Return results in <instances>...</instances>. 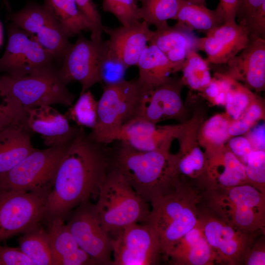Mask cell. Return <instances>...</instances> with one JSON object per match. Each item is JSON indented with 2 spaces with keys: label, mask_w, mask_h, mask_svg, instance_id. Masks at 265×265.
Masks as SVG:
<instances>
[{
  "label": "cell",
  "mask_w": 265,
  "mask_h": 265,
  "mask_svg": "<svg viewBox=\"0 0 265 265\" xmlns=\"http://www.w3.org/2000/svg\"><path fill=\"white\" fill-rule=\"evenodd\" d=\"M111 150L92 140L80 127L56 171L48 197L46 219L63 217L91 194L98 195L111 167Z\"/></svg>",
  "instance_id": "obj_1"
},
{
  "label": "cell",
  "mask_w": 265,
  "mask_h": 265,
  "mask_svg": "<svg viewBox=\"0 0 265 265\" xmlns=\"http://www.w3.org/2000/svg\"><path fill=\"white\" fill-rule=\"evenodd\" d=\"M119 142L111 151V165L143 200L151 203L175 188L179 179L169 153L171 142L150 151H139Z\"/></svg>",
  "instance_id": "obj_2"
},
{
  "label": "cell",
  "mask_w": 265,
  "mask_h": 265,
  "mask_svg": "<svg viewBox=\"0 0 265 265\" xmlns=\"http://www.w3.org/2000/svg\"><path fill=\"white\" fill-rule=\"evenodd\" d=\"M202 193L179 181L175 188L151 203L152 209L143 222L155 233L162 259L168 256L180 239L198 222Z\"/></svg>",
  "instance_id": "obj_3"
},
{
  "label": "cell",
  "mask_w": 265,
  "mask_h": 265,
  "mask_svg": "<svg viewBox=\"0 0 265 265\" xmlns=\"http://www.w3.org/2000/svg\"><path fill=\"white\" fill-rule=\"evenodd\" d=\"M58 70L19 77L0 76V96L15 122L24 123L28 109L73 104L76 96L59 77Z\"/></svg>",
  "instance_id": "obj_4"
},
{
  "label": "cell",
  "mask_w": 265,
  "mask_h": 265,
  "mask_svg": "<svg viewBox=\"0 0 265 265\" xmlns=\"http://www.w3.org/2000/svg\"><path fill=\"white\" fill-rule=\"evenodd\" d=\"M92 209L103 229L112 238L131 225L143 223L150 209L123 175L112 165L99 186Z\"/></svg>",
  "instance_id": "obj_5"
},
{
  "label": "cell",
  "mask_w": 265,
  "mask_h": 265,
  "mask_svg": "<svg viewBox=\"0 0 265 265\" xmlns=\"http://www.w3.org/2000/svg\"><path fill=\"white\" fill-rule=\"evenodd\" d=\"M205 188L202 200L210 212L244 232L265 234V194L249 184Z\"/></svg>",
  "instance_id": "obj_6"
},
{
  "label": "cell",
  "mask_w": 265,
  "mask_h": 265,
  "mask_svg": "<svg viewBox=\"0 0 265 265\" xmlns=\"http://www.w3.org/2000/svg\"><path fill=\"white\" fill-rule=\"evenodd\" d=\"M52 188L0 190V243L25 233L46 219L48 197Z\"/></svg>",
  "instance_id": "obj_7"
},
{
  "label": "cell",
  "mask_w": 265,
  "mask_h": 265,
  "mask_svg": "<svg viewBox=\"0 0 265 265\" xmlns=\"http://www.w3.org/2000/svg\"><path fill=\"white\" fill-rule=\"evenodd\" d=\"M102 87L103 93L98 101L97 122L88 136L104 144L108 135L133 118L141 86L136 79Z\"/></svg>",
  "instance_id": "obj_8"
},
{
  "label": "cell",
  "mask_w": 265,
  "mask_h": 265,
  "mask_svg": "<svg viewBox=\"0 0 265 265\" xmlns=\"http://www.w3.org/2000/svg\"><path fill=\"white\" fill-rule=\"evenodd\" d=\"M57 63L33 36L12 23L9 25L8 43L0 58V72L23 77L56 70Z\"/></svg>",
  "instance_id": "obj_9"
},
{
  "label": "cell",
  "mask_w": 265,
  "mask_h": 265,
  "mask_svg": "<svg viewBox=\"0 0 265 265\" xmlns=\"http://www.w3.org/2000/svg\"><path fill=\"white\" fill-rule=\"evenodd\" d=\"M69 143L36 149L12 169L0 175V190L31 191L53 186L56 171Z\"/></svg>",
  "instance_id": "obj_10"
},
{
  "label": "cell",
  "mask_w": 265,
  "mask_h": 265,
  "mask_svg": "<svg viewBox=\"0 0 265 265\" xmlns=\"http://www.w3.org/2000/svg\"><path fill=\"white\" fill-rule=\"evenodd\" d=\"M199 222L205 238L214 253L216 263L242 264L247 252L259 235L242 231L205 207L199 208Z\"/></svg>",
  "instance_id": "obj_11"
},
{
  "label": "cell",
  "mask_w": 265,
  "mask_h": 265,
  "mask_svg": "<svg viewBox=\"0 0 265 265\" xmlns=\"http://www.w3.org/2000/svg\"><path fill=\"white\" fill-rule=\"evenodd\" d=\"M107 55L106 41L88 40L80 34L63 57L59 76L67 85L74 81L79 82L80 93H83L95 84L102 83L100 70Z\"/></svg>",
  "instance_id": "obj_12"
},
{
  "label": "cell",
  "mask_w": 265,
  "mask_h": 265,
  "mask_svg": "<svg viewBox=\"0 0 265 265\" xmlns=\"http://www.w3.org/2000/svg\"><path fill=\"white\" fill-rule=\"evenodd\" d=\"M8 19L33 36L61 63L72 44L60 24L45 5L28 2L21 10L10 13Z\"/></svg>",
  "instance_id": "obj_13"
},
{
  "label": "cell",
  "mask_w": 265,
  "mask_h": 265,
  "mask_svg": "<svg viewBox=\"0 0 265 265\" xmlns=\"http://www.w3.org/2000/svg\"><path fill=\"white\" fill-rule=\"evenodd\" d=\"M112 239V265H154L162 258L158 238L146 223L128 226Z\"/></svg>",
  "instance_id": "obj_14"
},
{
  "label": "cell",
  "mask_w": 265,
  "mask_h": 265,
  "mask_svg": "<svg viewBox=\"0 0 265 265\" xmlns=\"http://www.w3.org/2000/svg\"><path fill=\"white\" fill-rule=\"evenodd\" d=\"M79 246L96 265H112V238L96 216L92 205L82 203L67 224Z\"/></svg>",
  "instance_id": "obj_15"
},
{
  "label": "cell",
  "mask_w": 265,
  "mask_h": 265,
  "mask_svg": "<svg viewBox=\"0 0 265 265\" xmlns=\"http://www.w3.org/2000/svg\"><path fill=\"white\" fill-rule=\"evenodd\" d=\"M182 85L180 80L170 77L155 87L145 89L141 87L132 119L157 124L163 120L178 117L183 108L180 95Z\"/></svg>",
  "instance_id": "obj_16"
},
{
  "label": "cell",
  "mask_w": 265,
  "mask_h": 265,
  "mask_svg": "<svg viewBox=\"0 0 265 265\" xmlns=\"http://www.w3.org/2000/svg\"><path fill=\"white\" fill-rule=\"evenodd\" d=\"M183 130L181 125L159 126L149 122L132 119L108 135L103 143L122 141L139 151H153L179 136Z\"/></svg>",
  "instance_id": "obj_17"
},
{
  "label": "cell",
  "mask_w": 265,
  "mask_h": 265,
  "mask_svg": "<svg viewBox=\"0 0 265 265\" xmlns=\"http://www.w3.org/2000/svg\"><path fill=\"white\" fill-rule=\"evenodd\" d=\"M250 39L244 26L237 22L224 23L199 38L198 48L206 53L209 64H225L244 49Z\"/></svg>",
  "instance_id": "obj_18"
},
{
  "label": "cell",
  "mask_w": 265,
  "mask_h": 265,
  "mask_svg": "<svg viewBox=\"0 0 265 265\" xmlns=\"http://www.w3.org/2000/svg\"><path fill=\"white\" fill-rule=\"evenodd\" d=\"M104 31L109 36L106 40L108 56L121 62L127 69L136 66L153 33L144 21L128 26H122L114 28L105 26Z\"/></svg>",
  "instance_id": "obj_19"
},
{
  "label": "cell",
  "mask_w": 265,
  "mask_h": 265,
  "mask_svg": "<svg viewBox=\"0 0 265 265\" xmlns=\"http://www.w3.org/2000/svg\"><path fill=\"white\" fill-rule=\"evenodd\" d=\"M24 124L29 131L40 134L49 147L68 144L80 128L71 126L64 114L49 105L27 109Z\"/></svg>",
  "instance_id": "obj_20"
},
{
  "label": "cell",
  "mask_w": 265,
  "mask_h": 265,
  "mask_svg": "<svg viewBox=\"0 0 265 265\" xmlns=\"http://www.w3.org/2000/svg\"><path fill=\"white\" fill-rule=\"evenodd\" d=\"M239 54L226 63V75L243 81L249 89L257 91L265 85V38H251L247 46Z\"/></svg>",
  "instance_id": "obj_21"
},
{
  "label": "cell",
  "mask_w": 265,
  "mask_h": 265,
  "mask_svg": "<svg viewBox=\"0 0 265 265\" xmlns=\"http://www.w3.org/2000/svg\"><path fill=\"white\" fill-rule=\"evenodd\" d=\"M48 220V233L53 265H96L80 247L70 232L63 217Z\"/></svg>",
  "instance_id": "obj_22"
},
{
  "label": "cell",
  "mask_w": 265,
  "mask_h": 265,
  "mask_svg": "<svg viewBox=\"0 0 265 265\" xmlns=\"http://www.w3.org/2000/svg\"><path fill=\"white\" fill-rule=\"evenodd\" d=\"M175 265H212L214 253L205 238L199 222L177 242L168 260Z\"/></svg>",
  "instance_id": "obj_23"
},
{
  "label": "cell",
  "mask_w": 265,
  "mask_h": 265,
  "mask_svg": "<svg viewBox=\"0 0 265 265\" xmlns=\"http://www.w3.org/2000/svg\"><path fill=\"white\" fill-rule=\"evenodd\" d=\"M207 159L205 187H231L248 184L245 165L230 150L211 153Z\"/></svg>",
  "instance_id": "obj_24"
},
{
  "label": "cell",
  "mask_w": 265,
  "mask_h": 265,
  "mask_svg": "<svg viewBox=\"0 0 265 265\" xmlns=\"http://www.w3.org/2000/svg\"><path fill=\"white\" fill-rule=\"evenodd\" d=\"M23 123H12L0 132V175L12 169L36 149Z\"/></svg>",
  "instance_id": "obj_25"
},
{
  "label": "cell",
  "mask_w": 265,
  "mask_h": 265,
  "mask_svg": "<svg viewBox=\"0 0 265 265\" xmlns=\"http://www.w3.org/2000/svg\"><path fill=\"white\" fill-rule=\"evenodd\" d=\"M136 66L137 78L141 86L145 89L158 86L168 80L174 69L165 55L155 45H147L141 54Z\"/></svg>",
  "instance_id": "obj_26"
},
{
  "label": "cell",
  "mask_w": 265,
  "mask_h": 265,
  "mask_svg": "<svg viewBox=\"0 0 265 265\" xmlns=\"http://www.w3.org/2000/svg\"><path fill=\"white\" fill-rule=\"evenodd\" d=\"M175 20L193 30L206 34L224 24L222 14L217 7L211 10L188 0H182Z\"/></svg>",
  "instance_id": "obj_27"
},
{
  "label": "cell",
  "mask_w": 265,
  "mask_h": 265,
  "mask_svg": "<svg viewBox=\"0 0 265 265\" xmlns=\"http://www.w3.org/2000/svg\"><path fill=\"white\" fill-rule=\"evenodd\" d=\"M199 39L193 30L177 22L173 26L168 25L156 28L153 31L149 43L155 45L164 54L178 47H184L190 51L197 52Z\"/></svg>",
  "instance_id": "obj_28"
},
{
  "label": "cell",
  "mask_w": 265,
  "mask_h": 265,
  "mask_svg": "<svg viewBox=\"0 0 265 265\" xmlns=\"http://www.w3.org/2000/svg\"><path fill=\"white\" fill-rule=\"evenodd\" d=\"M50 11L69 37L91 31V26L79 10L75 0H44Z\"/></svg>",
  "instance_id": "obj_29"
},
{
  "label": "cell",
  "mask_w": 265,
  "mask_h": 265,
  "mask_svg": "<svg viewBox=\"0 0 265 265\" xmlns=\"http://www.w3.org/2000/svg\"><path fill=\"white\" fill-rule=\"evenodd\" d=\"M19 243V248L34 265H53L48 233L40 223L24 233Z\"/></svg>",
  "instance_id": "obj_30"
},
{
  "label": "cell",
  "mask_w": 265,
  "mask_h": 265,
  "mask_svg": "<svg viewBox=\"0 0 265 265\" xmlns=\"http://www.w3.org/2000/svg\"><path fill=\"white\" fill-rule=\"evenodd\" d=\"M182 0H142L139 7L141 19L156 28L168 25L167 20H175Z\"/></svg>",
  "instance_id": "obj_31"
},
{
  "label": "cell",
  "mask_w": 265,
  "mask_h": 265,
  "mask_svg": "<svg viewBox=\"0 0 265 265\" xmlns=\"http://www.w3.org/2000/svg\"><path fill=\"white\" fill-rule=\"evenodd\" d=\"M181 70L182 83L193 90L202 91L212 79L209 62L197 52H190L188 54Z\"/></svg>",
  "instance_id": "obj_32"
},
{
  "label": "cell",
  "mask_w": 265,
  "mask_h": 265,
  "mask_svg": "<svg viewBox=\"0 0 265 265\" xmlns=\"http://www.w3.org/2000/svg\"><path fill=\"white\" fill-rule=\"evenodd\" d=\"M98 101L90 91L80 93L76 102L64 114L69 120L75 122L78 127L92 129L97 120Z\"/></svg>",
  "instance_id": "obj_33"
},
{
  "label": "cell",
  "mask_w": 265,
  "mask_h": 265,
  "mask_svg": "<svg viewBox=\"0 0 265 265\" xmlns=\"http://www.w3.org/2000/svg\"><path fill=\"white\" fill-rule=\"evenodd\" d=\"M255 99V95L249 88L233 79L224 105L228 116L232 120H237Z\"/></svg>",
  "instance_id": "obj_34"
},
{
  "label": "cell",
  "mask_w": 265,
  "mask_h": 265,
  "mask_svg": "<svg viewBox=\"0 0 265 265\" xmlns=\"http://www.w3.org/2000/svg\"><path fill=\"white\" fill-rule=\"evenodd\" d=\"M174 166L177 177L184 175L192 178L198 177L206 170L207 159L201 150L195 147L188 153L173 155Z\"/></svg>",
  "instance_id": "obj_35"
},
{
  "label": "cell",
  "mask_w": 265,
  "mask_h": 265,
  "mask_svg": "<svg viewBox=\"0 0 265 265\" xmlns=\"http://www.w3.org/2000/svg\"><path fill=\"white\" fill-rule=\"evenodd\" d=\"M102 8L113 14L122 26H128L140 22L139 7L135 0H103Z\"/></svg>",
  "instance_id": "obj_36"
},
{
  "label": "cell",
  "mask_w": 265,
  "mask_h": 265,
  "mask_svg": "<svg viewBox=\"0 0 265 265\" xmlns=\"http://www.w3.org/2000/svg\"><path fill=\"white\" fill-rule=\"evenodd\" d=\"M230 123V121L223 115L213 116L202 128L203 138L212 148H220L230 137L228 132Z\"/></svg>",
  "instance_id": "obj_37"
},
{
  "label": "cell",
  "mask_w": 265,
  "mask_h": 265,
  "mask_svg": "<svg viewBox=\"0 0 265 265\" xmlns=\"http://www.w3.org/2000/svg\"><path fill=\"white\" fill-rule=\"evenodd\" d=\"M245 165L248 184L265 194V150H252L247 156Z\"/></svg>",
  "instance_id": "obj_38"
},
{
  "label": "cell",
  "mask_w": 265,
  "mask_h": 265,
  "mask_svg": "<svg viewBox=\"0 0 265 265\" xmlns=\"http://www.w3.org/2000/svg\"><path fill=\"white\" fill-rule=\"evenodd\" d=\"M259 104L254 100L238 119L230 122L228 128L230 136L247 132L257 121L263 118V109Z\"/></svg>",
  "instance_id": "obj_39"
},
{
  "label": "cell",
  "mask_w": 265,
  "mask_h": 265,
  "mask_svg": "<svg viewBox=\"0 0 265 265\" xmlns=\"http://www.w3.org/2000/svg\"><path fill=\"white\" fill-rule=\"evenodd\" d=\"M75 1L79 10L91 26V39L98 42L102 41V35L105 26L96 4L92 0Z\"/></svg>",
  "instance_id": "obj_40"
},
{
  "label": "cell",
  "mask_w": 265,
  "mask_h": 265,
  "mask_svg": "<svg viewBox=\"0 0 265 265\" xmlns=\"http://www.w3.org/2000/svg\"><path fill=\"white\" fill-rule=\"evenodd\" d=\"M233 79L226 74H216L202 90L207 97L217 105H225L226 96Z\"/></svg>",
  "instance_id": "obj_41"
},
{
  "label": "cell",
  "mask_w": 265,
  "mask_h": 265,
  "mask_svg": "<svg viewBox=\"0 0 265 265\" xmlns=\"http://www.w3.org/2000/svg\"><path fill=\"white\" fill-rule=\"evenodd\" d=\"M127 68L121 62L110 58L108 55L104 60L100 70L102 85L121 82Z\"/></svg>",
  "instance_id": "obj_42"
},
{
  "label": "cell",
  "mask_w": 265,
  "mask_h": 265,
  "mask_svg": "<svg viewBox=\"0 0 265 265\" xmlns=\"http://www.w3.org/2000/svg\"><path fill=\"white\" fill-rule=\"evenodd\" d=\"M0 265H34L19 247H10L0 245Z\"/></svg>",
  "instance_id": "obj_43"
},
{
  "label": "cell",
  "mask_w": 265,
  "mask_h": 265,
  "mask_svg": "<svg viewBox=\"0 0 265 265\" xmlns=\"http://www.w3.org/2000/svg\"><path fill=\"white\" fill-rule=\"evenodd\" d=\"M245 27L250 38H265V3L252 16Z\"/></svg>",
  "instance_id": "obj_44"
},
{
  "label": "cell",
  "mask_w": 265,
  "mask_h": 265,
  "mask_svg": "<svg viewBox=\"0 0 265 265\" xmlns=\"http://www.w3.org/2000/svg\"><path fill=\"white\" fill-rule=\"evenodd\" d=\"M264 3L265 0H240L237 13V23L245 27L248 21Z\"/></svg>",
  "instance_id": "obj_45"
},
{
  "label": "cell",
  "mask_w": 265,
  "mask_h": 265,
  "mask_svg": "<svg viewBox=\"0 0 265 265\" xmlns=\"http://www.w3.org/2000/svg\"><path fill=\"white\" fill-rule=\"evenodd\" d=\"M242 264L245 265H265V244L263 239L255 240L243 259Z\"/></svg>",
  "instance_id": "obj_46"
},
{
  "label": "cell",
  "mask_w": 265,
  "mask_h": 265,
  "mask_svg": "<svg viewBox=\"0 0 265 265\" xmlns=\"http://www.w3.org/2000/svg\"><path fill=\"white\" fill-rule=\"evenodd\" d=\"M230 150L245 164L247 156L253 150L246 137L238 135L232 137L229 142Z\"/></svg>",
  "instance_id": "obj_47"
},
{
  "label": "cell",
  "mask_w": 265,
  "mask_h": 265,
  "mask_svg": "<svg viewBox=\"0 0 265 265\" xmlns=\"http://www.w3.org/2000/svg\"><path fill=\"white\" fill-rule=\"evenodd\" d=\"M192 51L184 47H178L171 49L164 54L172 65L174 73L182 69L188 54Z\"/></svg>",
  "instance_id": "obj_48"
},
{
  "label": "cell",
  "mask_w": 265,
  "mask_h": 265,
  "mask_svg": "<svg viewBox=\"0 0 265 265\" xmlns=\"http://www.w3.org/2000/svg\"><path fill=\"white\" fill-rule=\"evenodd\" d=\"M246 138L248 139L253 150H265V126L261 124L248 130Z\"/></svg>",
  "instance_id": "obj_49"
},
{
  "label": "cell",
  "mask_w": 265,
  "mask_h": 265,
  "mask_svg": "<svg viewBox=\"0 0 265 265\" xmlns=\"http://www.w3.org/2000/svg\"><path fill=\"white\" fill-rule=\"evenodd\" d=\"M240 0H219L217 7L222 14L224 23L236 22Z\"/></svg>",
  "instance_id": "obj_50"
},
{
  "label": "cell",
  "mask_w": 265,
  "mask_h": 265,
  "mask_svg": "<svg viewBox=\"0 0 265 265\" xmlns=\"http://www.w3.org/2000/svg\"><path fill=\"white\" fill-rule=\"evenodd\" d=\"M14 122H16L10 115L5 105H0V132L4 127Z\"/></svg>",
  "instance_id": "obj_51"
},
{
  "label": "cell",
  "mask_w": 265,
  "mask_h": 265,
  "mask_svg": "<svg viewBox=\"0 0 265 265\" xmlns=\"http://www.w3.org/2000/svg\"><path fill=\"white\" fill-rule=\"evenodd\" d=\"M189 1L199 5L205 6L206 5V0H188Z\"/></svg>",
  "instance_id": "obj_52"
},
{
  "label": "cell",
  "mask_w": 265,
  "mask_h": 265,
  "mask_svg": "<svg viewBox=\"0 0 265 265\" xmlns=\"http://www.w3.org/2000/svg\"><path fill=\"white\" fill-rule=\"evenodd\" d=\"M7 10L11 11L10 6L8 0H2Z\"/></svg>",
  "instance_id": "obj_53"
},
{
  "label": "cell",
  "mask_w": 265,
  "mask_h": 265,
  "mask_svg": "<svg viewBox=\"0 0 265 265\" xmlns=\"http://www.w3.org/2000/svg\"><path fill=\"white\" fill-rule=\"evenodd\" d=\"M2 41V25L0 21V46L1 44Z\"/></svg>",
  "instance_id": "obj_54"
},
{
  "label": "cell",
  "mask_w": 265,
  "mask_h": 265,
  "mask_svg": "<svg viewBox=\"0 0 265 265\" xmlns=\"http://www.w3.org/2000/svg\"><path fill=\"white\" fill-rule=\"evenodd\" d=\"M142 0H135V1L137 3V2L140 1L141 2Z\"/></svg>",
  "instance_id": "obj_55"
}]
</instances>
